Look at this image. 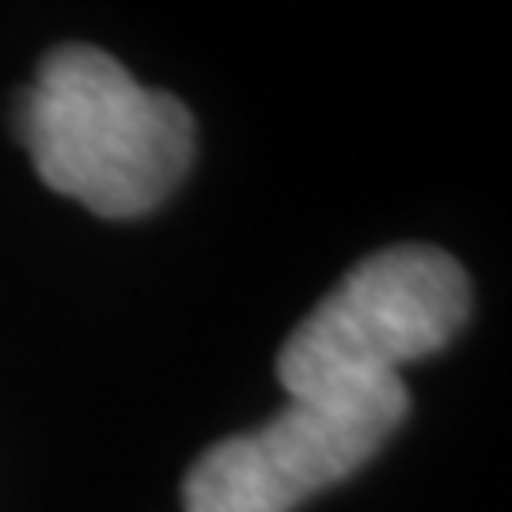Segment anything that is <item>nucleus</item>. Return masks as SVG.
<instances>
[{
    "label": "nucleus",
    "mask_w": 512,
    "mask_h": 512,
    "mask_svg": "<svg viewBox=\"0 0 512 512\" xmlns=\"http://www.w3.org/2000/svg\"><path fill=\"white\" fill-rule=\"evenodd\" d=\"M16 129L42 183L110 220L152 213L194 160L190 110L80 42L42 57Z\"/></svg>",
    "instance_id": "obj_1"
},
{
    "label": "nucleus",
    "mask_w": 512,
    "mask_h": 512,
    "mask_svg": "<svg viewBox=\"0 0 512 512\" xmlns=\"http://www.w3.org/2000/svg\"><path fill=\"white\" fill-rule=\"evenodd\" d=\"M471 315V281L437 247L368 255L289 334L277 380L289 399H323L399 380V368L444 349Z\"/></svg>",
    "instance_id": "obj_2"
},
{
    "label": "nucleus",
    "mask_w": 512,
    "mask_h": 512,
    "mask_svg": "<svg viewBox=\"0 0 512 512\" xmlns=\"http://www.w3.org/2000/svg\"><path fill=\"white\" fill-rule=\"evenodd\" d=\"M406 406L403 380L289 399L274 421L220 440L190 467L186 512H293L376 456L403 425Z\"/></svg>",
    "instance_id": "obj_3"
}]
</instances>
